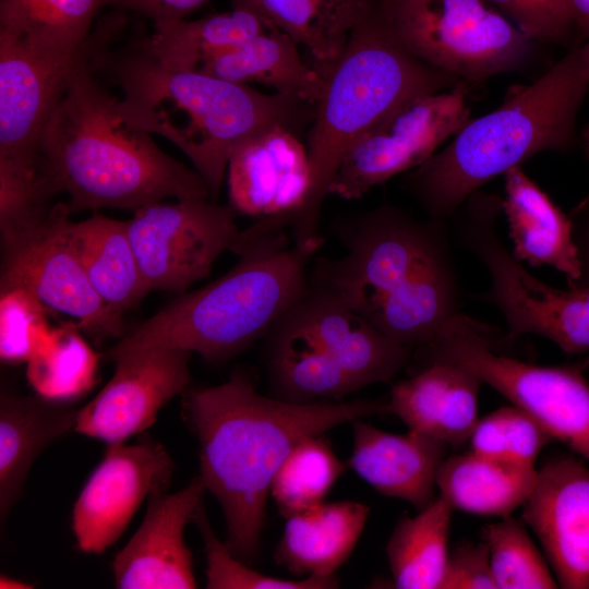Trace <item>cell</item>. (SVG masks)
<instances>
[{
  "label": "cell",
  "instance_id": "6da1fadb",
  "mask_svg": "<svg viewBox=\"0 0 589 589\" xmlns=\"http://www.w3.org/2000/svg\"><path fill=\"white\" fill-rule=\"evenodd\" d=\"M384 412L382 400L294 404L263 396L242 372L187 389L182 418L199 442L200 477L223 509L233 555L247 564L257 558L273 479L299 441Z\"/></svg>",
  "mask_w": 589,
  "mask_h": 589
},
{
  "label": "cell",
  "instance_id": "7a4b0ae2",
  "mask_svg": "<svg viewBox=\"0 0 589 589\" xmlns=\"http://www.w3.org/2000/svg\"><path fill=\"white\" fill-rule=\"evenodd\" d=\"M333 229L346 253L317 259L309 281L333 291L386 337L413 351L460 312L445 220L383 204L339 217Z\"/></svg>",
  "mask_w": 589,
  "mask_h": 589
},
{
  "label": "cell",
  "instance_id": "3957f363",
  "mask_svg": "<svg viewBox=\"0 0 589 589\" xmlns=\"http://www.w3.org/2000/svg\"><path fill=\"white\" fill-rule=\"evenodd\" d=\"M95 70L86 68L73 76L40 132L36 169L45 193H65L71 213H133L167 197L211 199L200 173L134 124L120 97L96 80Z\"/></svg>",
  "mask_w": 589,
  "mask_h": 589
},
{
  "label": "cell",
  "instance_id": "277c9868",
  "mask_svg": "<svg viewBox=\"0 0 589 589\" xmlns=\"http://www.w3.org/2000/svg\"><path fill=\"white\" fill-rule=\"evenodd\" d=\"M121 91L128 118L151 134L176 145L204 179L217 201L229 158L247 139L274 127L300 134L315 106L279 94L261 93L197 71L163 64L136 44L100 59Z\"/></svg>",
  "mask_w": 589,
  "mask_h": 589
},
{
  "label": "cell",
  "instance_id": "5b68a950",
  "mask_svg": "<svg viewBox=\"0 0 589 589\" xmlns=\"http://www.w3.org/2000/svg\"><path fill=\"white\" fill-rule=\"evenodd\" d=\"M278 219H259L240 230L230 251L238 262L223 276L180 293L123 335L106 358L127 351L170 347L221 362L267 335L306 288L316 250L290 243Z\"/></svg>",
  "mask_w": 589,
  "mask_h": 589
},
{
  "label": "cell",
  "instance_id": "8992f818",
  "mask_svg": "<svg viewBox=\"0 0 589 589\" xmlns=\"http://www.w3.org/2000/svg\"><path fill=\"white\" fill-rule=\"evenodd\" d=\"M588 87L586 40L533 83L513 87L501 106L470 119L448 145L406 175L405 188L428 217L445 220L496 176L539 153L567 151Z\"/></svg>",
  "mask_w": 589,
  "mask_h": 589
},
{
  "label": "cell",
  "instance_id": "52a82bcc",
  "mask_svg": "<svg viewBox=\"0 0 589 589\" xmlns=\"http://www.w3.org/2000/svg\"><path fill=\"white\" fill-rule=\"evenodd\" d=\"M323 94L306 134L311 188L290 233L300 248L320 250L325 197L352 144L406 100L464 83L402 48L387 29L378 4L351 33L339 58L325 71Z\"/></svg>",
  "mask_w": 589,
  "mask_h": 589
},
{
  "label": "cell",
  "instance_id": "ba28073f",
  "mask_svg": "<svg viewBox=\"0 0 589 589\" xmlns=\"http://www.w3.org/2000/svg\"><path fill=\"white\" fill-rule=\"evenodd\" d=\"M513 342L498 327L459 312L410 361L414 372L440 362L470 371L589 462V382L582 368L519 360L506 353Z\"/></svg>",
  "mask_w": 589,
  "mask_h": 589
},
{
  "label": "cell",
  "instance_id": "9c48e42d",
  "mask_svg": "<svg viewBox=\"0 0 589 589\" xmlns=\"http://www.w3.org/2000/svg\"><path fill=\"white\" fill-rule=\"evenodd\" d=\"M461 207L457 240L482 263L491 281L488 291L474 298L500 311L507 337L539 335L567 353L589 350V279L558 289L531 275L497 235L501 196L478 191Z\"/></svg>",
  "mask_w": 589,
  "mask_h": 589
},
{
  "label": "cell",
  "instance_id": "30bf717a",
  "mask_svg": "<svg viewBox=\"0 0 589 589\" xmlns=\"http://www.w3.org/2000/svg\"><path fill=\"white\" fill-rule=\"evenodd\" d=\"M378 9L402 48L467 84L519 70L533 55L534 41L486 0H388Z\"/></svg>",
  "mask_w": 589,
  "mask_h": 589
},
{
  "label": "cell",
  "instance_id": "8fae6325",
  "mask_svg": "<svg viewBox=\"0 0 589 589\" xmlns=\"http://www.w3.org/2000/svg\"><path fill=\"white\" fill-rule=\"evenodd\" d=\"M71 211L59 202L35 223L1 237L0 290L23 289L70 316L96 341L121 338L122 315L96 293L68 236Z\"/></svg>",
  "mask_w": 589,
  "mask_h": 589
},
{
  "label": "cell",
  "instance_id": "7c38bea8",
  "mask_svg": "<svg viewBox=\"0 0 589 589\" xmlns=\"http://www.w3.org/2000/svg\"><path fill=\"white\" fill-rule=\"evenodd\" d=\"M469 84L416 96L397 106L348 149L329 194L358 200L426 161L471 118Z\"/></svg>",
  "mask_w": 589,
  "mask_h": 589
},
{
  "label": "cell",
  "instance_id": "4fadbf2b",
  "mask_svg": "<svg viewBox=\"0 0 589 589\" xmlns=\"http://www.w3.org/2000/svg\"><path fill=\"white\" fill-rule=\"evenodd\" d=\"M122 20L109 16L67 55L37 53L0 43V172L36 169L40 132L73 76L96 67Z\"/></svg>",
  "mask_w": 589,
  "mask_h": 589
},
{
  "label": "cell",
  "instance_id": "5bb4252c",
  "mask_svg": "<svg viewBox=\"0 0 589 589\" xmlns=\"http://www.w3.org/2000/svg\"><path fill=\"white\" fill-rule=\"evenodd\" d=\"M236 214L205 197L161 201L133 212L127 228L148 291L180 294L207 277L240 233Z\"/></svg>",
  "mask_w": 589,
  "mask_h": 589
},
{
  "label": "cell",
  "instance_id": "9a60e30c",
  "mask_svg": "<svg viewBox=\"0 0 589 589\" xmlns=\"http://www.w3.org/2000/svg\"><path fill=\"white\" fill-rule=\"evenodd\" d=\"M173 471L169 453L147 434L134 444L108 445L74 503L72 530L77 548L104 553L122 536L146 497L168 490Z\"/></svg>",
  "mask_w": 589,
  "mask_h": 589
},
{
  "label": "cell",
  "instance_id": "2e32d148",
  "mask_svg": "<svg viewBox=\"0 0 589 589\" xmlns=\"http://www.w3.org/2000/svg\"><path fill=\"white\" fill-rule=\"evenodd\" d=\"M191 352L170 347L127 351L111 360L112 377L77 411L74 431L108 445L141 434L191 382Z\"/></svg>",
  "mask_w": 589,
  "mask_h": 589
},
{
  "label": "cell",
  "instance_id": "e0dca14e",
  "mask_svg": "<svg viewBox=\"0 0 589 589\" xmlns=\"http://www.w3.org/2000/svg\"><path fill=\"white\" fill-rule=\"evenodd\" d=\"M521 519L541 543L558 587L588 589L589 467L573 457L545 462Z\"/></svg>",
  "mask_w": 589,
  "mask_h": 589
},
{
  "label": "cell",
  "instance_id": "ac0fdd59",
  "mask_svg": "<svg viewBox=\"0 0 589 589\" xmlns=\"http://www.w3.org/2000/svg\"><path fill=\"white\" fill-rule=\"evenodd\" d=\"M205 492L199 476L180 491L160 489L149 495L141 526L112 561L117 588H197L184 529L203 504Z\"/></svg>",
  "mask_w": 589,
  "mask_h": 589
},
{
  "label": "cell",
  "instance_id": "d6986e66",
  "mask_svg": "<svg viewBox=\"0 0 589 589\" xmlns=\"http://www.w3.org/2000/svg\"><path fill=\"white\" fill-rule=\"evenodd\" d=\"M226 175L229 205L259 219L286 215L292 224L311 188L308 148L285 127L269 128L239 144Z\"/></svg>",
  "mask_w": 589,
  "mask_h": 589
},
{
  "label": "cell",
  "instance_id": "ffe728a7",
  "mask_svg": "<svg viewBox=\"0 0 589 589\" xmlns=\"http://www.w3.org/2000/svg\"><path fill=\"white\" fill-rule=\"evenodd\" d=\"M290 311L361 388L390 381L410 362L412 349L386 337L322 286L308 281Z\"/></svg>",
  "mask_w": 589,
  "mask_h": 589
},
{
  "label": "cell",
  "instance_id": "44dd1931",
  "mask_svg": "<svg viewBox=\"0 0 589 589\" xmlns=\"http://www.w3.org/2000/svg\"><path fill=\"white\" fill-rule=\"evenodd\" d=\"M351 423L353 446L348 465L363 481L418 512L436 498V478L447 457V444L412 430L389 433L362 419Z\"/></svg>",
  "mask_w": 589,
  "mask_h": 589
},
{
  "label": "cell",
  "instance_id": "7402d4cb",
  "mask_svg": "<svg viewBox=\"0 0 589 589\" xmlns=\"http://www.w3.org/2000/svg\"><path fill=\"white\" fill-rule=\"evenodd\" d=\"M482 382L470 371L452 363H433L395 383L388 412L409 430L459 448L479 420L478 397Z\"/></svg>",
  "mask_w": 589,
  "mask_h": 589
},
{
  "label": "cell",
  "instance_id": "603a6c76",
  "mask_svg": "<svg viewBox=\"0 0 589 589\" xmlns=\"http://www.w3.org/2000/svg\"><path fill=\"white\" fill-rule=\"evenodd\" d=\"M504 212L513 255L530 266L550 265L573 284L581 278L579 248L573 238V223L550 196L530 179L522 167H514L504 175Z\"/></svg>",
  "mask_w": 589,
  "mask_h": 589
},
{
  "label": "cell",
  "instance_id": "cb8c5ba5",
  "mask_svg": "<svg viewBox=\"0 0 589 589\" xmlns=\"http://www.w3.org/2000/svg\"><path fill=\"white\" fill-rule=\"evenodd\" d=\"M265 337L266 373L272 397L310 404L341 400L361 388L318 345L290 309Z\"/></svg>",
  "mask_w": 589,
  "mask_h": 589
},
{
  "label": "cell",
  "instance_id": "d4e9b609",
  "mask_svg": "<svg viewBox=\"0 0 589 589\" xmlns=\"http://www.w3.org/2000/svg\"><path fill=\"white\" fill-rule=\"evenodd\" d=\"M370 507L323 502L286 518L274 560L298 577H329L346 563L365 527Z\"/></svg>",
  "mask_w": 589,
  "mask_h": 589
},
{
  "label": "cell",
  "instance_id": "484cf974",
  "mask_svg": "<svg viewBox=\"0 0 589 589\" xmlns=\"http://www.w3.org/2000/svg\"><path fill=\"white\" fill-rule=\"evenodd\" d=\"M76 409L36 396L7 392L0 398L1 522L21 496L36 457L53 440L74 431Z\"/></svg>",
  "mask_w": 589,
  "mask_h": 589
},
{
  "label": "cell",
  "instance_id": "4316f807",
  "mask_svg": "<svg viewBox=\"0 0 589 589\" xmlns=\"http://www.w3.org/2000/svg\"><path fill=\"white\" fill-rule=\"evenodd\" d=\"M298 47L289 36L272 27L211 58L197 72L237 84H263L315 106L325 77L302 60Z\"/></svg>",
  "mask_w": 589,
  "mask_h": 589
},
{
  "label": "cell",
  "instance_id": "83f0119b",
  "mask_svg": "<svg viewBox=\"0 0 589 589\" xmlns=\"http://www.w3.org/2000/svg\"><path fill=\"white\" fill-rule=\"evenodd\" d=\"M378 0H231L281 31L313 57L320 72L341 55L353 29L376 9Z\"/></svg>",
  "mask_w": 589,
  "mask_h": 589
},
{
  "label": "cell",
  "instance_id": "f1b7e54d",
  "mask_svg": "<svg viewBox=\"0 0 589 589\" xmlns=\"http://www.w3.org/2000/svg\"><path fill=\"white\" fill-rule=\"evenodd\" d=\"M68 236L91 285L110 309L123 315L149 292L125 220L98 214L70 219Z\"/></svg>",
  "mask_w": 589,
  "mask_h": 589
},
{
  "label": "cell",
  "instance_id": "f546056e",
  "mask_svg": "<svg viewBox=\"0 0 589 589\" xmlns=\"http://www.w3.org/2000/svg\"><path fill=\"white\" fill-rule=\"evenodd\" d=\"M538 470L489 458L472 450L446 457L436 486L453 509L478 516L506 517L530 496Z\"/></svg>",
  "mask_w": 589,
  "mask_h": 589
},
{
  "label": "cell",
  "instance_id": "4dcf8cb0",
  "mask_svg": "<svg viewBox=\"0 0 589 589\" xmlns=\"http://www.w3.org/2000/svg\"><path fill=\"white\" fill-rule=\"evenodd\" d=\"M99 0H0V43L67 55L89 37Z\"/></svg>",
  "mask_w": 589,
  "mask_h": 589
},
{
  "label": "cell",
  "instance_id": "1f68e13d",
  "mask_svg": "<svg viewBox=\"0 0 589 589\" xmlns=\"http://www.w3.org/2000/svg\"><path fill=\"white\" fill-rule=\"evenodd\" d=\"M272 27L249 10L231 8L194 21L155 22L153 34L141 44L167 67L197 71L211 58Z\"/></svg>",
  "mask_w": 589,
  "mask_h": 589
},
{
  "label": "cell",
  "instance_id": "d6a6232c",
  "mask_svg": "<svg viewBox=\"0 0 589 589\" xmlns=\"http://www.w3.org/2000/svg\"><path fill=\"white\" fill-rule=\"evenodd\" d=\"M453 507L441 496L404 517L386 544L393 585L399 589H440L448 560Z\"/></svg>",
  "mask_w": 589,
  "mask_h": 589
},
{
  "label": "cell",
  "instance_id": "836d02e7",
  "mask_svg": "<svg viewBox=\"0 0 589 589\" xmlns=\"http://www.w3.org/2000/svg\"><path fill=\"white\" fill-rule=\"evenodd\" d=\"M99 354L67 323L52 328L27 361L29 385L43 398L64 402L86 394L96 383Z\"/></svg>",
  "mask_w": 589,
  "mask_h": 589
},
{
  "label": "cell",
  "instance_id": "e575fe53",
  "mask_svg": "<svg viewBox=\"0 0 589 589\" xmlns=\"http://www.w3.org/2000/svg\"><path fill=\"white\" fill-rule=\"evenodd\" d=\"M346 470L323 435L299 441L279 466L269 495L285 518L310 509L323 502Z\"/></svg>",
  "mask_w": 589,
  "mask_h": 589
},
{
  "label": "cell",
  "instance_id": "d590c367",
  "mask_svg": "<svg viewBox=\"0 0 589 589\" xmlns=\"http://www.w3.org/2000/svg\"><path fill=\"white\" fill-rule=\"evenodd\" d=\"M482 541L497 589L558 588L545 555L532 541L522 519L509 515L486 525Z\"/></svg>",
  "mask_w": 589,
  "mask_h": 589
},
{
  "label": "cell",
  "instance_id": "8d00e7d4",
  "mask_svg": "<svg viewBox=\"0 0 589 589\" xmlns=\"http://www.w3.org/2000/svg\"><path fill=\"white\" fill-rule=\"evenodd\" d=\"M553 438L525 410L501 407L479 418L470 437L471 450L522 467H534L537 457Z\"/></svg>",
  "mask_w": 589,
  "mask_h": 589
},
{
  "label": "cell",
  "instance_id": "74e56055",
  "mask_svg": "<svg viewBox=\"0 0 589 589\" xmlns=\"http://www.w3.org/2000/svg\"><path fill=\"white\" fill-rule=\"evenodd\" d=\"M192 522L197 527L204 543L207 589H333L339 587L334 576H308L283 579L262 574L238 558L214 532L204 505L196 509Z\"/></svg>",
  "mask_w": 589,
  "mask_h": 589
},
{
  "label": "cell",
  "instance_id": "f35d334b",
  "mask_svg": "<svg viewBox=\"0 0 589 589\" xmlns=\"http://www.w3.org/2000/svg\"><path fill=\"white\" fill-rule=\"evenodd\" d=\"M0 357L7 363L27 362L48 338L50 312L23 289L0 291Z\"/></svg>",
  "mask_w": 589,
  "mask_h": 589
},
{
  "label": "cell",
  "instance_id": "ab89813d",
  "mask_svg": "<svg viewBox=\"0 0 589 589\" xmlns=\"http://www.w3.org/2000/svg\"><path fill=\"white\" fill-rule=\"evenodd\" d=\"M532 41H557L575 26L567 0H486Z\"/></svg>",
  "mask_w": 589,
  "mask_h": 589
},
{
  "label": "cell",
  "instance_id": "60d3db41",
  "mask_svg": "<svg viewBox=\"0 0 589 589\" xmlns=\"http://www.w3.org/2000/svg\"><path fill=\"white\" fill-rule=\"evenodd\" d=\"M497 589L483 541H461L449 553L440 589Z\"/></svg>",
  "mask_w": 589,
  "mask_h": 589
},
{
  "label": "cell",
  "instance_id": "b9f144b4",
  "mask_svg": "<svg viewBox=\"0 0 589 589\" xmlns=\"http://www.w3.org/2000/svg\"><path fill=\"white\" fill-rule=\"evenodd\" d=\"M101 7H117L145 15L153 22L185 19L208 0H99Z\"/></svg>",
  "mask_w": 589,
  "mask_h": 589
},
{
  "label": "cell",
  "instance_id": "7bdbcfd3",
  "mask_svg": "<svg viewBox=\"0 0 589 589\" xmlns=\"http://www.w3.org/2000/svg\"><path fill=\"white\" fill-rule=\"evenodd\" d=\"M575 26H577L589 41V0H567Z\"/></svg>",
  "mask_w": 589,
  "mask_h": 589
},
{
  "label": "cell",
  "instance_id": "ee69618b",
  "mask_svg": "<svg viewBox=\"0 0 589 589\" xmlns=\"http://www.w3.org/2000/svg\"><path fill=\"white\" fill-rule=\"evenodd\" d=\"M582 247L579 248L580 260L582 264L581 278H589V225L585 235V242H580Z\"/></svg>",
  "mask_w": 589,
  "mask_h": 589
},
{
  "label": "cell",
  "instance_id": "f6af8a7d",
  "mask_svg": "<svg viewBox=\"0 0 589 589\" xmlns=\"http://www.w3.org/2000/svg\"><path fill=\"white\" fill-rule=\"evenodd\" d=\"M1 588H31L32 585L17 580L9 576H1L0 578Z\"/></svg>",
  "mask_w": 589,
  "mask_h": 589
},
{
  "label": "cell",
  "instance_id": "bcb514c9",
  "mask_svg": "<svg viewBox=\"0 0 589 589\" xmlns=\"http://www.w3.org/2000/svg\"><path fill=\"white\" fill-rule=\"evenodd\" d=\"M582 142H584L585 154L589 159V124L586 127V129L582 132Z\"/></svg>",
  "mask_w": 589,
  "mask_h": 589
},
{
  "label": "cell",
  "instance_id": "7dc6e473",
  "mask_svg": "<svg viewBox=\"0 0 589 589\" xmlns=\"http://www.w3.org/2000/svg\"><path fill=\"white\" fill-rule=\"evenodd\" d=\"M385 1H388V0H380V2H385Z\"/></svg>",
  "mask_w": 589,
  "mask_h": 589
},
{
  "label": "cell",
  "instance_id": "c3c4849f",
  "mask_svg": "<svg viewBox=\"0 0 589 589\" xmlns=\"http://www.w3.org/2000/svg\"><path fill=\"white\" fill-rule=\"evenodd\" d=\"M380 1V0H378Z\"/></svg>",
  "mask_w": 589,
  "mask_h": 589
}]
</instances>
